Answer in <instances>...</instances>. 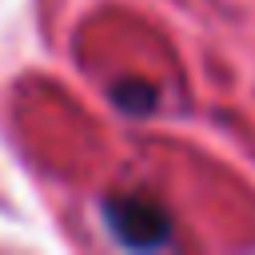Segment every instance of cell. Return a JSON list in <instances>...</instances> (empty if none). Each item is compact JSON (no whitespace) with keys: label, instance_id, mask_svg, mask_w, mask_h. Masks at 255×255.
I'll return each instance as SVG.
<instances>
[{"label":"cell","instance_id":"1","mask_svg":"<svg viewBox=\"0 0 255 255\" xmlns=\"http://www.w3.org/2000/svg\"><path fill=\"white\" fill-rule=\"evenodd\" d=\"M100 215H104V227L124 247H163L171 239L167 211L147 195H112L100 203Z\"/></svg>","mask_w":255,"mask_h":255}]
</instances>
